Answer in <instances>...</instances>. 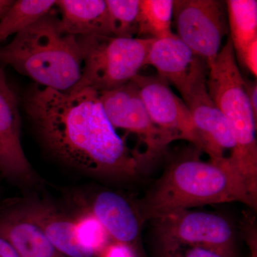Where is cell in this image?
<instances>
[{
    "instance_id": "obj_25",
    "label": "cell",
    "mask_w": 257,
    "mask_h": 257,
    "mask_svg": "<svg viewBox=\"0 0 257 257\" xmlns=\"http://www.w3.org/2000/svg\"><path fill=\"white\" fill-rule=\"evenodd\" d=\"M244 89L254 117L257 119V84L256 81L244 79Z\"/></svg>"
},
{
    "instance_id": "obj_10",
    "label": "cell",
    "mask_w": 257,
    "mask_h": 257,
    "mask_svg": "<svg viewBox=\"0 0 257 257\" xmlns=\"http://www.w3.org/2000/svg\"><path fill=\"white\" fill-rule=\"evenodd\" d=\"M2 66L0 64V176L20 188H30L40 181L23 150L18 100Z\"/></svg>"
},
{
    "instance_id": "obj_20",
    "label": "cell",
    "mask_w": 257,
    "mask_h": 257,
    "mask_svg": "<svg viewBox=\"0 0 257 257\" xmlns=\"http://www.w3.org/2000/svg\"><path fill=\"white\" fill-rule=\"evenodd\" d=\"M105 2L113 37L133 38L137 36L140 0H105Z\"/></svg>"
},
{
    "instance_id": "obj_23",
    "label": "cell",
    "mask_w": 257,
    "mask_h": 257,
    "mask_svg": "<svg viewBox=\"0 0 257 257\" xmlns=\"http://www.w3.org/2000/svg\"><path fill=\"white\" fill-rule=\"evenodd\" d=\"M96 257H138V255L128 245L111 240Z\"/></svg>"
},
{
    "instance_id": "obj_12",
    "label": "cell",
    "mask_w": 257,
    "mask_h": 257,
    "mask_svg": "<svg viewBox=\"0 0 257 257\" xmlns=\"http://www.w3.org/2000/svg\"><path fill=\"white\" fill-rule=\"evenodd\" d=\"M132 81L138 86L140 96L155 124L177 140H185L199 150V143L192 115L182 99L176 95L170 84L158 74H139Z\"/></svg>"
},
{
    "instance_id": "obj_15",
    "label": "cell",
    "mask_w": 257,
    "mask_h": 257,
    "mask_svg": "<svg viewBox=\"0 0 257 257\" xmlns=\"http://www.w3.org/2000/svg\"><path fill=\"white\" fill-rule=\"evenodd\" d=\"M0 237L11 245L19 257H66L23 212L15 199L0 203Z\"/></svg>"
},
{
    "instance_id": "obj_9",
    "label": "cell",
    "mask_w": 257,
    "mask_h": 257,
    "mask_svg": "<svg viewBox=\"0 0 257 257\" xmlns=\"http://www.w3.org/2000/svg\"><path fill=\"white\" fill-rule=\"evenodd\" d=\"M104 112L115 130L137 135L145 146V155L150 162L165 152L175 135L159 128L148 114L138 86L133 81L111 90L99 92Z\"/></svg>"
},
{
    "instance_id": "obj_11",
    "label": "cell",
    "mask_w": 257,
    "mask_h": 257,
    "mask_svg": "<svg viewBox=\"0 0 257 257\" xmlns=\"http://www.w3.org/2000/svg\"><path fill=\"white\" fill-rule=\"evenodd\" d=\"M175 87L185 101L196 89L207 84L209 67L177 35L156 40L147 55L145 66Z\"/></svg>"
},
{
    "instance_id": "obj_6",
    "label": "cell",
    "mask_w": 257,
    "mask_h": 257,
    "mask_svg": "<svg viewBox=\"0 0 257 257\" xmlns=\"http://www.w3.org/2000/svg\"><path fill=\"white\" fill-rule=\"evenodd\" d=\"M152 221L155 223L159 254L201 246L228 257H236L234 226L224 216L186 209Z\"/></svg>"
},
{
    "instance_id": "obj_24",
    "label": "cell",
    "mask_w": 257,
    "mask_h": 257,
    "mask_svg": "<svg viewBox=\"0 0 257 257\" xmlns=\"http://www.w3.org/2000/svg\"><path fill=\"white\" fill-rule=\"evenodd\" d=\"M236 57L244 68L247 69L253 77L257 75V40L248 45Z\"/></svg>"
},
{
    "instance_id": "obj_19",
    "label": "cell",
    "mask_w": 257,
    "mask_h": 257,
    "mask_svg": "<svg viewBox=\"0 0 257 257\" xmlns=\"http://www.w3.org/2000/svg\"><path fill=\"white\" fill-rule=\"evenodd\" d=\"M55 0H19L0 19V44L49 14Z\"/></svg>"
},
{
    "instance_id": "obj_18",
    "label": "cell",
    "mask_w": 257,
    "mask_h": 257,
    "mask_svg": "<svg viewBox=\"0 0 257 257\" xmlns=\"http://www.w3.org/2000/svg\"><path fill=\"white\" fill-rule=\"evenodd\" d=\"M173 0H140L137 37L161 40L173 36Z\"/></svg>"
},
{
    "instance_id": "obj_13",
    "label": "cell",
    "mask_w": 257,
    "mask_h": 257,
    "mask_svg": "<svg viewBox=\"0 0 257 257\" xmlns=\"http://www.w3.org/2000/svg\"><path fill=\"white\" fill-rule=\"evenodd\" d=\"M184 103L192 115L199 151L205 152L214 163L225 162V152L231 153L236 143L227 119L208 92L207 84L196 89Z\"/></svg>"
},
{
    "instance_id": "obj_1",
    "label": "cell",
    "mask_w": 257,
    "mask_h": 257,
    "mask_svg": "<svg viewBox=\"0 0 257 257\" xmlns=\"http://www.w3.org/2000/svg\"><path fill=\"white\" fill-rule=\"evenodd\" d=\"M25 106L47 151L78 172L128 182L150 163L116 133L94 89L66 93L36 87L25 96Z\"/></svg>"
},
{
    "instance_id": "obj_7",
    "label": "cell",
    "mask_w": 257,
    "mask_h": 257,
    "mask_svg": "<svg viewBox=\"0 0 257 257\" xmlns=\"http://www.w3.org/2000/svg\"><path fill=\"white\" fill-rule=\"evenodd\" d=\"M173 16L177 36L209 67L229 32L226 1L175 0Z\"/></svg>"
},
{
    "instance_id": "obj_8",
    "label": "cell",
    "mask_w": 257,
    "mask_h": 257,
    "mask_svg": "<svg viewBox=\"0 0 257 257\" xmlns=\"http://www.w3.org/2000/svg\"><path fill=\"white\" fill-rule=\"evenodd\" d=\"M68 198L72 207L84 209L95 216L112 241L128 245L138 257H147L142 241L145 222L137 203L108 189H77Z\"/></svg>"
},
{
    "instance_id": "obj_5",
    "label": "cell",
    "mask_w": 257,
    "mask_h": 257,
    "mask_svg": "<svg viewBox=\"0 0 257 257\" xmlns=\"http://www.w3.org/2000/svg\"><path fill=\"white\" fill-rule=\"evenodd\" d=\"M82 57V75L69 92L86 88L98 92L126 84L140 74L155 39L104 35L77 37ZM68 92V93H69Z\"/></svg>"
},
{
    "instance_id": "obj_2",
    "label": "cell",
    "mask_w": 257,
    "mask_h": 257,
    "mask_svg": "<svg viewBox=\"0 0 257 257\" xmlns=\"http://www.w3.org/2000/svg\"><path fill=\"white\" fill-rule=\"evenodd\" d=\"M196 150L174 160L137 203L144 222L189 208L238 202L256 209L227 160L204 162Z\"/></svg>"
},
{
    "instance_id": "obj_14",
    "label": "cell",
    "mask_w": 257,
    "mask_h": 257,
    "mask_svg": "<svg viewBox=\"0 0 257 257\" xmlns=\"http://www.w3.org/2000/svg\"><path fill=\"white\" fill-rule=\"evenodd\" d=\"M23 212L41 228L54 246L66 257H96L83 246L72 212L64 211L45 199L35 197L15 199Z\"/></svg>"
},
{
    "instance_id": "obj_16",
    "label": "cell",
    "mask_w": 257,
    "mask_h": 257,
    "mask_svg": "<svg viewBox=\"0 0 257 257\" xmlns=\"http://www.w3.org/2000/svg\"><path fill=\"white\" fill-rule=\"evenodd\" d=\"M55 5L62 14L58 28L62 34L75 37L113 36L104 0H59Z\"/></svg>"
},
{
    "instance_id": "obj_26",
    "label": "cell",
    "mask_w": 257,
    "mask_h": 257,
    "mask_svg": "<svg viewBox=\"0 0 257 257\" xmlns=\"http://www.w3.org/2000/svg\"><path fill=\"white\" fill-rule=\"evenodd\" d=\"M0 257H19L11 245L0 237Z\"/></svg>"
},
{
    "instance_id": "obj_22",
    "label": "cell",
    "mask_w": 257,
    "mask_h": 257,
    "mask_svg": "<svg viewBox=\"0 0 257 257\" xmlns=\"http://www.w3.org/2000/svg\"><path fill=\"white\" fill-rule=\"evenodd\" d=\"M158 257H228L220 252L201 247V246H190L180 248L168 254H159Z\"/></svg>"
},
{
    "instance_id": "obj_4",
    "label": "cell",
    "mask_w": 257,
    "mask_h": 257,
    "mask_svg": "<svg viewBox=\"0 0 257 257\" xmlns=\"http://www.w3.org/2000/svg\"><path fill=\"white\" fill-rule=\"evenodd\" d=\"M207 87L234 135L236 147L228 161L251 200L257 204V119L250 106L229 37L209 66Z\"/></svg>"
},
{
    "instance_id": "obj_21",
    "label": "cell",
    "mask_w": 257,
    "mask_h": 257,
    "mask_svg": "<svg viewBox=\"0 0 257 257\" xmlns=\"http://www.w3.org/2000/svg\"><path fill=\"white\" fill-rule=\"evenodd\" d=\"M73 207L72 212L78 229L79 239L84 247L97 256L111 241L103 225L89 211Z\"/></svg>"
},
{
    "instance_id": "obj_17",
    "label": "cell",
    "mask_w": 257,
    "mask_h": 257,
    "mask_svg": "<svg viewBox=\"0 0 257 257\" xmlns=\"http://www.w3.org/2000/svg\"><path fill=\"white\" fill-rule=\"evenodd\" d=\"M228 25L235 57L257 40L256 0H227Z\"/></svg>"
},
{
    "instance_id": "obj_3",
    "label": "cell",
    "mask_w": 257,
    "mask_h": 257,
    "mask_svg": "<svg viewBox=\"0 0 257 257\" xmlns=\"http://www.w3.org/2000/svg\"><path fill=\"white\" fill-rule=\"evenodd\" d=\"M50 13L0 47V64L44 87L69 92L82 75V54L77 37L62 34L58 19Z\"/></svg>"
},
{
    "instance_id": "obj_27",
    "label": "cell",
    "mask_w": 257,
    "mask_h": 257,
    "mask_svg": "<svg viewBox=\"0 0 257 257\" xmlns=\"http://www.w3.org/2000/svg\"><path fill=\"white\" fill-rule=\"evenodd\" d=\"M14 2L12 0H0V19L3 18V15L10 9Z\"/></svg>"
}]
</instances>
